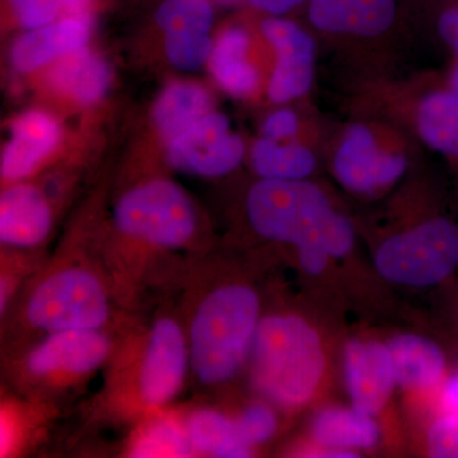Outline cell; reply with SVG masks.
I'll return each mask as SVG.
<instances>
[{
    "mask_svg": "<svg viewBox=\"0 0 458 458\" xmlns=\"http://www.w3.org/2000/svg\"><path fill=\"white\" fill-rule=\"evenodd\" d=\"M246 205L255 231L269 240L293 243L310 276H318L330 259L344 258L354 246L351 222L311 182L261 180L250 190Z\"/></svg>",
    "mask_w": 458,
    "mask_h": 458,
    "instance_id": "1",
    "label": "cell"
},
{
    "mask_svg": "<svg viewBox=\"0 0 458 458\" xmlns=\"http://www.w3.org/2000/svg\"><path fill=\"white\" fill-rule=\"evenodd\" d=\"M251 357L256 387L285 408L302 406L312 399L327 361L318 331L297 315L260 319Z\"/></svg>",
    "mask_w": 458,
    "mask_h": 458,
    "instance_id": "2",
    "label": "cell"
},
{
    "mask_svg": "<svg viewBox=\"0 0 458 458\" xmlns=\"http://www.w3.org/2000/svg\"><path fill=\"white\" fill-rule=\"evenodd\" d=\"M254 289L221 286L199 304L190 328V364L199 381L216 385L236 375L251 352L260 324Z\"/></svg>",
    "mask_w": 458,
    "mask_h": 458,
    "instance_id": "3",
    "label": "cell"
},
{
    "mask_svg": "<svg viewBox=\"0 0 458 458\" xmlns=\"http://www.w3.org/2000/svg\"><path fill=\"white\" fill-rule=\"evenodd\" d=\"M376 269L394 284L430 288L458 267V225L436 216L387 238L377 250Z\"/></svg>",
    "mask_w": 458,
    "mask_h": 458,
    "instance_id": "4",
    "label": "cell"
},
{
    "mask_svg": "<svg viewBox=\"0 0 458 458\" xmlns=\"http://www.w3.org/2000/svg\"><path fill=\"white\" fill-rule=\"evenodd\" d=\"M114 222L126 236L179 249L194 236L197 214L182 189L159 179L126 192L114 210Z\"/></svg>",
    "mask_w": 458,
    "mask_h": 458,
    "instance_id": "5",
    "label": "cell"
},
{
    "mask_svg": "<svg viewBox=\"0 0 458 458\" xmlns=\"http://www.w3.org/2000/svg\"><path fill=\"white\" fill-rule=\"evenodd\" d=\"M108 313L106 292L92 273L83 269L53 274L35 289L27 306L29 321L49 333L99 330Z\"/></svg>",
    "mask_w": 458,
    "mask_h": 458,
    "instance_id": "6",
    "label": "cell"
},
{
    "mask_svg": "<svg viewBox=\"0 0 458 458\" xmlns=\"http://www.w3.org/2000/svg\"><path fill=\"white\" fill-rule=\"evenodd\" d=\"M245 147L232 132L227 117L209 113L168 144V161L179 170L204 177L233 171L242 161Z\"/></svg>",
    "mask_w": 458,
    "mask_h": 458,
    "instance_id": "7",
    "label": "cell"
},
{
    "mask_svg": "<svg viewBox=\"0 0 458 458\" xmlns=\"http://www.w3.org/2000/svg\"><path fill=\"white\" fill-rule=\"evenodd\" d=\"M261 30L278 55L269 84L271 101L285 104L301 98L313 82L315 44L311 36L292 21L280 17L267 18Z\"/></svg>",
    "mask_w": 458,
    "mask_h": 458,
    "instance_id": "8",
    "label": "cell"
},
{
    "mask_svg": "<svg viewBox=\"0 0 458 458\" xmlns=\"http://www.w3.org/2000/svg\"><path fill=\"white\" fill-rule=\"evenodd\" d=\"M189 364L190 351L179 325L171 318L157 321L140 370V394L147 405L162 406L174 399Z\"/></svg>",
    "mask_w": 458,
    "mask_h": 458,
    "instance_id": "9",
    "label": "cell"
},
{
    "mask_svg": "<svg viewBox=\"0 0 458 458\" xmlns=\"http://www.w3.org/2000/svg\"><path fill=\"white\" fill-rule=\"evenodd\" d=\"M405 170V158L381 149L375 135L363 125L349 129L334 158L337 180L344 188L355 192L391 185Z\"/></svg>",
    "mask_w": 458,
    "mask_h": 458,
    "instance_id": "10",
    "label": "cell"
},
{
    "mask_svg": "<svg viewBox=\"0 0 458 458\" xmlns=\"http://www.w3.org/2000/svg\"><path fill=\"white\" fill-rule=\"evenodd\" d=\"M344 376L352 408L372 417L381 412L396 385L387 344L351 340L344 349Z\"/></svg>",
    "mask_w": 458,
    "mask_h": 458,
    "instance_id": "11",
    "label": "cell"
},
{
    "mask_svg": "<svg viewBox=\"0 0 458 458\" xmlns=\"http://www.w3.org/2000/svg\"><path fill=\"white\" fill-rule=\"evenodd\" d=\"M110 343L98 330L50 333L29 357L27 369L35 376L86 375L106 360Z\"/></svg>",
    "mask_w": 458,
    "mask_h": 458,
    "instance_id": "12",
    "label": "cell"
},
{
    "mask_svg": "<svg viewBox=\"0 0 458 458\" xmlns=\"http://www.w3.org/2000/svg\"><path fill=\"white\" fill-rule=\"evenodd\" d=\"M92 20L65 16L50 25L29 30L20 36L11 50V62L17 71L29 73L51 60L86 47Z\"/></svg>",
    "mask_w": 458,
    "mask_h": 458,
    "instance_id": "13",
    "label": "cell"
},
{
    "mask_svg": "<svg viewBox=\"0 0 458 458\" xmlns=\"http://www.w3.org/2000/svg\"><path fill=\"white\" fill-rule=\"evenodd\" d=\"M59 140V123L49 114L29 111L21 114L12 125L11 140L3 152V179H26L55 149Z\"/></svg>",
    "mask_w": 458,
    "mask_h": 458,
    "instance_id": "14",
    "label": "cell"
},
{
    "mask_svg": "<svg viewBox=\"0 0 458 458\" xmlns=\"http://www.w3.org/2000/svg\"><path fill=\"white\" fill-rule=\"evenodd\" d=\"M396 0H310L309 20L319 31L377 36L396 18Z\"/></svg>",
    "mask_w": 458,
    "mask_h": 458,
    "instance_id": "15",
    "label": "cell"
},
{
    "mask_svg": "<svg viewBox=\"0 0 458 458\" xmlns=\"http://www.w3.org/2000/svg\"><path fill=\"white\" fill-rule=\"evenodd\" d=\"M51 212L40 190L31 185L12 186L0 199V240L14 247H33L47 238Z\"/></svg>",
    "mask_w": 458,
    "mask_h": 458,
    "instance_id": "16",
    "label": "cell"
},
{
    "mask_svg": "<svg viewBox=\"0 0 458 458\" xmlns=\"http://www.w3.org/2000/svg\"><path fill=\"white\" fill-rule=\"evenodd\" d=\"M396 385L417 390L442 387L448 376L447 355L434 340L401 334L387 343Z\"/></svg>",
    "mask_w": 458,
    "mask_h": 458,
    "instance_id": "17",
    "label": "cell"
},
{
    "mask_svg": "<svg viewBox=\"0 0 458 458\" xmlns=\"http://www.w3.org/2000/svg\"><path fill=\"white\" fill-rule=\"evenodd\" d=\"M110 80L106 63L86 47L57 59L47 75V83L57 95L80 105L98 102L106 93Z\"/></svg>",
    "mask_w": 458,
    "mask_h": 458,
    "instance_id": "18",
    "label": "cell"
},
{
    "mask_svg": "<svg viewBox=\"0 0 458 458\" xmlns=\"http://www.w3.org/2000/svg\"><path fill=\"white\" fill-rule=\"evenodd\" d=\"M379 436L372 415L352 406L321 410L312 421L313 439L324 450H369L378 443Z\"/></svg>",
    "mask_w": 458,
    "mask_h": 458,
    "instance_id": "19",
    "label": "cell"
},
{
    "mask_svg": "<svg viewBox=\"0 0 458 458\" xmlns=\"http://www.w3.org/2000/svg\"><path fill=\"white\" fill-rule=\"evenodd\" d=\"M249 33L241 27H229L219 36L209 57L210 71L229 95L246 98L259 86L258 71L247 60Z\"/></svg>",
    "mask_w": 458,
    "mask_h": 458,
    "instance_id": "20",
    "label": "cell"
},
{
    "mask_svg": "<svg viewBox=\"0 0 458 458\" xmlns=\"http://www.w3.org/2000/svg\"><path fill=\"white\" fill-rule=\"evenodd\" d=\"M210 108L212 98L204 87L176 82L170 84L159 96L153 119L162 137L170 143L209 114Z\"/></svg>",
    "mask_w": 458,
    "mask_h": 458,
    "instance_id": "21",
    "label": "cell"
},
{
    "mask_svg": "<svg viewBox=\"0 0 458 458\" xmlns=\"http://www.w3.org/2000/svg\"><path fill=\"white\" fill-rule=\"evenodd\" d=\"M185 430L191 448L201 454L219 458L251 456L252 445L243 438L237 421L221 412L199 410L189 418Z\"/></svg>",
    "mask_w": 458,
    "mask_h": 458,
    "instance_id": "22",
    "label": "cell"
},
{
    "mask_svg": "<svg viewBox=\"0 0 458 458\" xmlns=\"http://www.w3.org/2000/svg\"><path fill=\"white\" fill-rule=\"evenodd\" d=\"M418 131L428 146L458 161V92L436 90L421 101L417 114Z\"/></svg>",
    "mask_w": 458,
    "mask_h": 458,
    "instance_id": "23",
    "label": "cell"
},
{
    "mask_svg": "<svg viewBox=\"0 0 458 458\" xmlns=\"http://www.w3.org/2000/svg\"><path fill=\"white\" fill-rule=\"evenodd\" d=\"M252 165L262 180L300 181L315 170V156L300 144H279L262 137L251 153Z\"/></svg>",
    "mask_w": 458,
    "mask_h": 458,
    "instance_id": "24",
    "label": "cell"
},
{
    "mask_svg": "<svg viewBox=\"0 0 458 458\" xmlns=\"http://www.w3.org/2000/svg\"><path fill=\"white\" fill-rule=\"evenodd\" d=\"M213 18L209 0H165L156 13L157 23L165 33H209Z\"/></svg>",
    "mask_w": 458,
    "mask_h": 458,
    "instance_id": "25",
    "label": "cell"
},
{
    "mask_svg": "<svg viewBox=\"0 0 458 458\" xmlns=\"http://www.w3.org/2000/svg\"><path fill=\"white\" fill-rule=\"evenodd\" d=\"M190 445L188 434L179 424L171 420H157L141 433L132 457H185Z\"/></svg>",
    "mask_w": 458,
    "mask_h": 458,
    "instance_id": "26",
    "label": "cell"
},
{
    "mask_svg": "<svg viewBox=\"0 0 458 458\" xmlns=\"http://www.w3.org/2000/svg\"><path fill=\"white\" fill-rule=\"evenodd\" d=\"M213 51L208 33H165V53L171 64L181 71H197Z\"/></svg>",
    "mask_w": 458,
    "mask_h": 458,
    "instance_id": "27",
    "label": "cell"
},
{
    "mask_svg": "<svg viewBox=\"0 0 458 458\" xmlns=\"http://www.w3.org/2000/svg\"><path fill=\"white\" fill-rule=\"evenodd\" d=\"M238 429L251 445L270 441L276 432L278 420L269 406L255 403L243 410L237 420Z\"/></svg>",
    "mask_w": 458,
    "mask_h": 458,
    "instance_id": "28",
    "label": "cell"
},
{
    "mask_svg": "<svg viewBox=\"0 0 458 458\" xmlns=\"http://www.w3.org/2000/svg\"><path fill=\"white\" fill-rule=\"evenodd\" d=\"M428 451L436 458H458V419L439 415L428 432Z\"/></svg>",
    "mask_w": 458,
    "mask_h": 458,
    "instance_id": "29",
    "label": "cell"
},
{
    "mask_svg": "<svg viewBox=\"0 0 458 458\" xmlns=\"http://www.w3.org/2000/svg\"><path fill=\"white\" fill-rule=\"evenodd\" d=\"M21 25L27 30L50 25L63 11L62 0H9Z\"/></svg>",
    "mask_w": 458,
    "mask_h": 458,
    "instance_id": "30",
    "label": "cell"
},
{
    "mask_svg": "<svg viewBox=\"0 0 458 458\" xmlns=\"http://www.w3.org/2000/svg\"><path fill=\"white\" fill-rule=\"evenodd\" d=\"M437 31L458 63V0H445L437 16Z\"/></svg>",
    "mask_w": 458,
    "mask_h": 458,
    "instance_id": "31",
    "label": "cell"
},
{
    "mask_svg": "<svg viewBox=\"0 0 458 458\" xmlns=\"http://www.w3.org/2000/svg\"><path fill=\"white\" fill-rule=\"evenodd\" d=\"M298 131L297 114L288 108L276 111L271 114L264 125H262V134L264 138L271 140H286V138L294 137Z\"/></svg>",
    "mask_w": 458,
    "mask_h": 458,
    "instance_id": "32",
    "label": "cell"
},
{
    "mask_svg": "<svg viewBox=\"0 0 458 458\" xmlns=\"http://www.w3.org/2000/svg\"><path fill=\"white\" fill-rule=\"evenodd\" d=\"M439 399L443 414L458 419V369L448 375L443 382Z\"/></svg>",
    "mask_w": 458,
    "mask_h": 458,
    "instance_id": "33",
    "label": "cell"
},
{
    "mask_svg": "<svg viewBox=\"0 0 458 458\" xmlns=\"http://www.w3.org/2000/svg\"><path fill=\"white\" fill-rule=\"evenodd\" d=\"M306 0H250L256 9L262 12L279 16V14L286 13L292 9L297 8Z\"/></svg>",
    "mask_w": 458,
    "mask_h": 458,
    "instance_id": "34",
    "label": "cell"
},
{
    "mask_svg": "<svg viewBox=\"0 0 458 458\" xmlns=\"http://www.w3.org/2000/svg\"><path fill=\"white\" fill-rule=\"evenodd\" d=\"M93 3L95 0H62V8L65 16L90 18Z\"/></svg>",
    "mask_w": 458,
    "mask_h": 458,
    "instance_id": "35",
    "label": "cell"
},
{
    "mask_svg": "<svg viewBox=\"0 0 458 458\" xmlns=\"http://www.w3.org/2000/svg\"><path fill=\"white\" fill-rule=\"evenodd\" d=\"M13 441V429H12L11 424L7 418L3 415L2 418V454L8 452L9 447L12 445Z\"/></svg>",
    "mask_w": 458,
    "mask_h": 458,
    "instance_id": "36",
    "label": "cell"
},
{
    "mask_svg": "<svg viewBox=\"0 0 458 458\" xmlns=\"http://www.w3.org/2000/svg\"><path fill=\"white\" fill-rule=\"evenodd\" d=\"M450 84L452 89H456L458 92V63L454 65V71L450 75Z\"/></svg>",
    "mask_w": 458,
    "mask_h": 458,
    "instance_id": "37",
    "label": "cell"
},
{
    "mask_svg": "<svg viewBox=\"0 0 458 458\" xmlns=\"http://www.w3.org/2000/svg\"><path fill=\"white\" fill-rule=\"evenodd\" d=\"M456 330H457V336H458V310H457V316H456Z\"/></svg>",
    "mask_w": 458,
    "mask_h": 458,
    "instance_id": "38",
    "label": "cell"
}]
</instances>
